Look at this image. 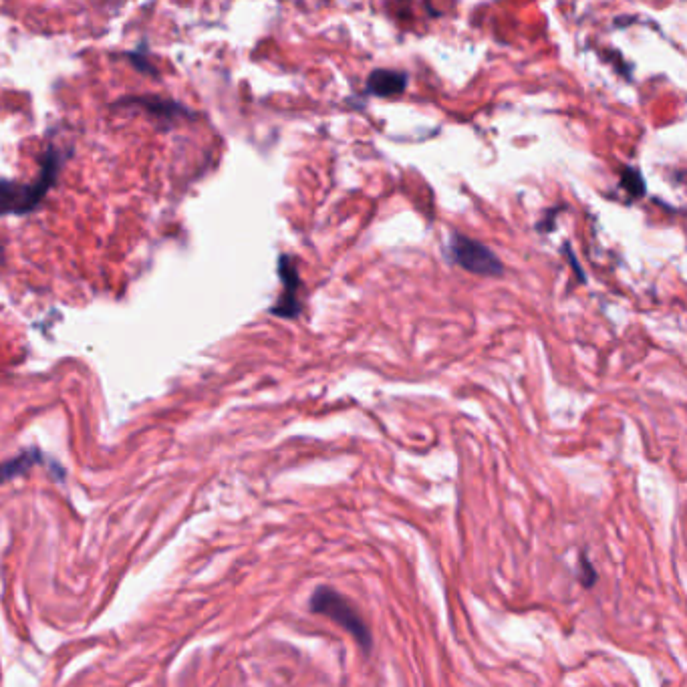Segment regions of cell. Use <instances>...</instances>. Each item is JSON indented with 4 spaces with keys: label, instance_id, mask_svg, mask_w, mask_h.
<instances>
[{
    "label": "cell",
    "instance_id": "cell-9",
    "mask_svg": "<svg viewBox=\"0 0 687 687\" xmlns=\"http://www.w3.org/2000/svg\"><path fill=\"white\" fill-rule=\"evenodd\" d=\"M579 579H581V585L585 589H593L597 585V581H599L597 569H595L593 561L587 555L579 557Z\"/></svg>",
    "mask_w": 687,
    "mask_h": 687
},
{
    "label": "cell",
    "instance_id": "cell-1",
    "mask_svg": "<svg viewBox=\"0 0 687 687\" xmlns=\"http://www.w3.org/2000/svg\"><path fill=\"white\" fill-rule=\"evenodd\" d=\"M63 164V156L51 148L43 162V170L37 182L33 184H19L0 180V216L11 214H29L33 212L41 200L47 196L49 188L55 184L59 170Z\"/></svg>",
    "mask_w": 687,
    "mask_h": 687
},
{
    "label": "cell",
    "instance_id": "cell-3",
    "mask_svg": "<svg viewBox=\"0 0 687 687\" xmlns=\"http://www.w3.org/2000/svg\"><path fill=\"white\" fill-rule=\"evenodd\" d=\"M448 254L458 266H462L468 272L482 274V277H500L504 272V264L492 248L464 234H452Z\"/></svg>",
    "mask_w": 687,
    "mask_h": 687
},
{
    "label": "cell",
    "instance_id": "cell-7",
    "mask_svg": "<svg viewBox=\"0 0 687 687\" xmlns=\"http://www.w3.org/2000/svg\"><path fill=\"white\" fill-rule=\"evenodd\" d=\"M35 464H45V458L39 448H29L19 456L0 464V484H7L9 480L27 474Z\"/></svg>",
    "mask_w": 687,
    "mask_h": 687
},
{
    "label": "cell",
    "instance_id": "cell-2",
    "mask_svg": "<svg viewBox=\"0 0 687 687\" xmlns=\"http://www.w3.org/2000/svg\"><path fill=\"white\" fill-rule=\"evenodd\" d=\"M309 609L315 615H323L343 627L355 641L357 645L369 653L373 647V635L371 629L361 615V611L349 601L345 595H341L333 587H317L309 599Z\"/></svg>",
    "mask_w": 687,
    "mask_h": 687
},
{
    "label": "cell",
    "instance_id": "cell-8",
    "mask_svg": "<svg viewBox=\"0 0 687 687\" xmlns=\"http://www.w3.org/2000/svg\"><path fill=\"white\" fill-rule=\"evenodd\" d=\"M621 184L633 198H643L647 192L645 180L637 168H625L621 174Z\"/></svg>",
    "mask_w": 687,
    "mask_h": 687
},
{
    "label": "cell",
    "instance_id": "cell-6",
    "mask_svg": "<svg viewBox=\"0 0 687 687\" xmlns=\"http://www.w3.org/2000/svg\"><path fill=\"white\" fill-rule=\"evenodd\" d=\"M121 105H137V107H142L146 109L148 113H154L158 115L160 119H164L166 123H170L172 119H178L182 115H188L190 111L176 103V101H168V99H160V97H125L117 103V107Z\"/></svg>",
    "mask_w": 687,
    "mask_h": 687
},
{
    "label": "cell",
    "instance_id": "cell-5",
    "mask_svg": "<svg viewBox=\"0 0 687 687\" xmlns=\"http://www.w3.org/2000/svg\"><path fill=\"white\" fill-rule=\"evenodd\" d=\"M407 87V75L397 69H375L367 79V91L377 97H397Z\"/></svg>",
    "mask_w": 687,
    "mask_h": 687
},
{
    "label": "cell",
    "instance_id": "cell-4",
    "mask_svg": "<svg viewBox=\"0 0 687 687\" xmlns=\"http://www.w3.org/2000/svg\"><path fill=\"white\" fill-rule=\"evenodd\" d=\"M279 274H281V281L285 285V293L270 311H272V315L283 317V319H297L301 315V301L297 297V289L301 285V279H299V272H297V264L291 256L283 254L279 258Z\"/></svg>",
    "mask_w": 687,
    "mask_h": 687
}]
</instances>
